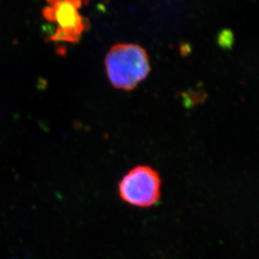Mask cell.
<instances>
[{
    "mask_svg": "<svg viewBox=\"0 0 259 259\" xmlns=\"http://www.w3.org/2000/svg\"><path fill=\"white\" fill-rule=\"evenodd\" d=\"M105 66L111 84L120 90L135 89L150 72L146 51L131 43L113 46L106 56Z\"/></svg>",
    "mask_w": 259,
    "mask_h": 259,
    "instance_id": "6da1fadb",
    "label": "cell"
},
{
    "mask_svg": "<svg viewBox=\"0 0 259 259\" xmlns=\"http://www.w3.org/2000/svg\"><path fill=\"white\" fill-rule=\"evenodd\" d=\"M43 16L52 25L51 41L77 44L89 27L81 14L82 0H47Z\"/></svg>",
    "mask_w": 259,
    "mask_h": 259,
    "instance_id": "7a4b0ae2",
    "label": "cell"
},
{
    "mask_svg": "<svg viewBox=\"0 0 259 259\" xmlns=\"http://www.w3.org/2000/svg\"><path fill=\"white\" fill-rule=\"evenodd\" d=\"M161 178L156 169L149 165H137L120 180L118 195L123 202L134 207H152L161 198Z\"/></svg>",
    "mask_w": 259,
    "mask_h": 259,
    "instance_id": "3957f363",
    "label": "cell"
}]
</instances>
